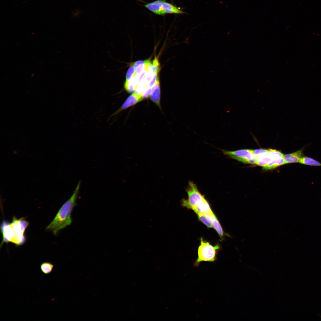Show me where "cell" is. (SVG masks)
<instances>
[{
    "instance_id": "obj_1",
    "label": "cell",
    "mask_w": 321,
    "mask_h": 321,
    "mask_svg": "<svg viewBox=\"0 0 321 321\" xmlns=\"http://www.w3.org/2000/svg\"><path fill=\"white\" fill-rule=\"evenodd\" d=\"M81 183L79 181L70 197L62 205L55 218L47 227L46 229L56 234L60 230L70 225L72 222L71 213L76 205Z\"/></svg>"
},
{
    "instance_id": "obj_2",
    "label": "cell",
    "mask_w": 321,
    "mask_h": 321,
    "mask_svg": "<svg viewBox=\"0 0 321 321\" xmlns=\"http://www.w3.org/2000/svg\"><path fill=\"white\" fill-rule=\"evenodd\" d=\"M219 248L218 245L213 246L201 238V244L198 250V257L194 266L198 267L202 262H213L216 259V255Z\"/></svg>"
},
{
    "instance_id": "obj_3",
    "label": "cell",
    "mask_w": 321,
    "mask_h": 321,
    "mask_svg": "<svg viewBox=\"0 0 321 321\" xmlns=\"http://www.w3.org/2000/svg\"><path fill=\"white\" fill-rule=\"evenodd\" d=\"M188 194L187 199H183L182 205L188 209H192L200 204L205 198L199 191L197 186L193 182L190 181L186 189Z\"/></svg>"
},
{
    "instance_id": "obj_4",
    "label": "cell",
    "mask_w": 321,
    "mask_h": 321,
    "mask_svg": "<svg viewBox=\"0 0 321 321\" xmlns=\"http://www.w3.org/2000/svg\"><path fill=\"white\" fill-rule=\"evenodd\" d=\"M1 230L2 235L1 247L4 243L10 242L18 246L22 245L24 243L25 240L18 236L11 223L3 221L1 224Z\"/></svg>"
},
{
    "instance_id": "obj_5",
    "label": "cell",
    "mask_w": 321,
    "mask_h": 321,
    "mask_svg": "<svg viewBox=\"0 0 321 321\" xmlns=\"http://www.w3.org/2000/svg\"><path fill=\"white\" fill-rule=\"evenodd\" d=\"M223 154L230 158L244 163L256 164L257 159L252 150L243 149L234 151L221 150Z\"/></svg>"
},
{
    "instance_id": "obj_6",
    "label": "cell",
    "mask_w": 321,
    "mask_h": 321,
    "mask_svg": "<svg viewBox=\"0 0 321 321\" xmlns=\"http://www.w3.org/2000/svg\"><path fill=\"white\" fill-rule=\"evenodd\" d=\"M143 99L142 95H138L135 92L133 93L127 98L121 107L114 114L119 113L122 111L142 101Z\"/></svg>"
},
{
    "instance_id": "obj_7",
    "label": "cell",
    "mask_w": 321,
    "mask_h": 321,
    "mask_svg": "<svg viewBox=\"0 0 321 321\" xmlns=\"http://www.w3.org/2000/svg\"><path fill=\"white\" fill-rule=\"evenodd\" d=\"M185 12L178 7L172 4L163 0L161 6V15L166 14H182Z\"/></svg>"
},
{
    "instance_id": "obj_8",
    "label": "cell",
    "mask_w": 321,
    "mask_h": 321,
    "mask_svg": "<svg viewBox=\"0 0 321 321\" xmlns=\"http://www.w3.org/2000/svg\"><path fill=\"white\" fill-rule=\"evenodd\" d=\"M304 147L294 152L284 155V158L286 164L291 163H299L301 159L304 156L303 150Z\"/></svg>"
},
{
    "instance_id": "obj_9",
    "label": "cell",
    "mask_w": 321,
    "mask_h": 321,
    "mask_svg": "<svg viewBox=\"0 0 321 321\" xmlns=\"http://www.w3.org/2000/svg\"><path fill=\"white\" fill-rule=\"evenodd\" d=\"M160 92L159 77L158 76L156 82L152 89L150 95V100L159 107L160 108Z\"/></svg>"
},
{
    "instance_id": "obj_10",
    "label": "cell",
    "mask_w": 321,
    "mask_h": 321,
    "mask_svg": "<svg viewBox=\"0 0 321 321\" xmlns=\"http://www.w3.org/2000/svg\"><path fill=\"white\" fill-rule=\"evenodd\" d=\"M196 213H204L210 215L213 213L210 206L205 199L200 204L195 207L193 209Z\"/></svg>"
},
{
    "instance_id": "obj_11",
    "label": "cell",
    "mask_w": 321,
    "mask_h": 321,
    "mask_svg": "<svg viewBox=\"0 0 321 321\" xmlns=\"http://www.w3.org/2000/svg\"><path fill=\"white\" fill-rule=\"evenodd\" d=\"M163 0H157L149 3L144 6L155 14L160 15L161 6Z\"/></svg>"
},
{
    "instance_id": "obj_12",
    "label": "cell",
    "mask_w": 321,
    "mask_h": 321,
    "mask_svg": "<svg viewBox=\"0 0 321 321\" xmlns=\"http://www.w3.org/2000/svg\"><path fill=\"white\" fill-rule=\"evenodd\" d=\"M300 163L311 166H321V163L312 158L307 156H303L299 162Z\"/></svg>"
},
{
    "instance_id": "obj_13",
    "label": "cell",
    "mask_w": 321,
    "mask_h": 321,
    "mask_svg": "<svg viewBox=\"0 0 321 321\" xmlns=\"http://www.w3.org/2000/svg\"><path fill=\"white\" fill-rule=\"evenodd\" d=\"M284 164H286V163L284 157H282L272 160L267 165L263 168L265 169H271Z\"/></svg>"
},
{
    "instance_id": "obj_14",
    "label": "cell",
    "mask_w": 321,
    "mask_h": 321,
    "mask_svg": "<svg viewBox=\"0 0 321 321\" xmlns=\"http://www.w3.org/2000/svg\"><path fill=\"white\" fill-rule=\"evenodd\" d=\"M210 215L212 219L213 227L216 230L219 236L222 237L224 235V232L218 220L214 213Z\"/></svg>"
},
{
    "instance_id": "obj_15",
    "label": "cell",
    "mask_w": 321,
    "mask_h": 321,
    "mask_svg": "<svg viewBox=\"0 0 321 321\" xmlns=\"http://www.w3.org/2000/svg\"><path fill=\"white\" fill-rule=\"evenodd\" d=\"M199 219L208 228H213L212 219L210 215L204 213L196 214Z\"/></svg>"
},
{
    "instance_id": "obj_16",
    "label": "cell",
    "mask_w": 321,
    "mask_h": 321,
    "mask_svg": "<svg viewBox=\"0 0 321 321\" xmlns=\"http://www.w3.org/2000/svg\"><path fill=\"white\" fill-rule=\"evenodd\" d=\"M40 269L42 272L45 274L50 273L54 268V265L49 262H44L40 265Z\"/></svg>"
},
{
    "instance_id": "obj_17",
    "label": "cell",
    "mask_w": 321,
    "mask_h": 321,
    "mask_svg": "<svg viewBox=\"0 0 321 321\" xmlns=\"http://www.w3.org/2000/svg\"><path fill=\"white\" fill-rule=\"evenodd\" d=\"M272 160L268 155L260 156L257 159L256 164L262 167L267 165Z\"/></svg>"
},
{
    "instance_id": "obj_18",
    "label": "cell",
    "mask_w": 321,
    "mask_h": 321,
    "mask_svg": "<svg viewBox=\"0 0 321 321\" xmlns=\"http://www.w3.org/2000/svg\"><path fill=\"white\" fill-rule=\"evenodd\" d=\"M269 150V151L268 155L272 160L284 157L283 154L279 151L272 149Z\"/></svg>"
},
{
    "instance_id": "obj_19",
    "label": "cell",
    "mask_w": 321,
    "mask_h": 321,
    "mask_svg": "<svg viewBox=\"0 0 321 321\" xmlns=\"http://www.w3.org/2000/svg\"><path fill=\"white\" fill-rule=\"evenodd\" d=\"M252 152L257 159L260 156L267 155L269 151V150L264 149H257L254 150H252Z\"/></svg>"
},
{
    "instance_id": "obj_20",
    "label": "cell",
    "mask_w": 321,
    "mask_h": 321,
    "mask_svg": "<svg viewBox=\"0 0 321 321\" xmlns=\"http://www.w3.org/2000/svg\"><path fill=\"white\" fill-rule=\"evenodd\" d=\"M151 68L153 73H158L160 70V65L158 60L155 57L153 61Z\"/></svg>"
},
{
    "instance_id": "obj_21",
    "label": "cell",
    "mask_w": 321,
    "mask_h": 321,
    "mask_svg": "<svg viewBox=\"0 0 321 321\" xmlns=\"http://www.w3.org/2000/svg\"><path fill=\"white\" fill-rule=\"evenodd\" d=\"M135 74V67L133 66H130L126 73L125 81H129Z\"/></svg>"
},
{
    "instance_id": "obj_22",
    "label": "cell",
    "mask_w": 321,
    "mask_h": 321,
    "mask_svg": "<svg viewBox=\"0 0 321 321\" xmlns=\"http://www.w3.org/2000/svg\"><path fill=\"white\" fill-rule=\"evenodd\" d=\"M124 87L125 90L129 93H132L135 91V88L130 81H125Z\"/></svg>"
},
{
    "instance_id": "obj_23",
    "label": "cell",
    "mask_w": 321,
    "mask_h": 321,
    "mask_svg": "<svg viewBox=\"0 0 321 321\" xmlns=\"http://www.w3.org/2000/svg\"><path fill=\"white\" fill-rule=\"evenodd\" d=\"M152 88L146 87L144 90L142 94V97L143 99L148 97L151 95Z\"/></svg>"
},
{
    "instance_id": "obj_24",
    "label": "cell",
    "mask_w": 321,
    "mask_h": 321,
    "mask_svg": "<svg viewBox=\"0 0 321 321\" xmlns=\"http://www.w3.org/2000/svg\"><path fill=\"white\" fill-rule=\"evenodd\" d=\"M146 65L144 63L141 64L135 69V73L136 74H141L145 69Z\"/></svg>"
},
{
    "instance_id": "obj_25",
    "label": "cell",
    "mask_w": 321,
    "mask_h": 321,
    "mask_svg": "<svg viewBox=\"0 0 321 321\" xmlns=\"http://www.w3.org/2000/svg\"><path fill=\"white\" fill-rule=\"evenodd\" d=\"M157 74L158 73H155L154 74L152 79L149 84L147 85L146 87L152 88L153 86L155 84L157 79L158 77L157 76Z\"/></svg>"
},
{
    "instance_id": "obj_26",
    "label": "cell",
    "mask_w": 321,
    "mask_h": 321,
    "mask_svg": "<svg viewBox=\"0 0 321 321\" xmlns=\"http://www.w3.org/2000/svg\"><path fill=\"white\" fill-rule=\"evenodd\" d=\"M144 61H142V60L138 61L135 62H134L133 63V66H134V67L136 69L137 67H138L139 65H141V64H144Z\"/></svg>"
},
{
    "instance_id": "obj_27",
    "label": "cell",
    "mask_w": 321,
    "mask_h": 321,
    "mask_svg": "<svg viewBox=\"0 0 321 321\" xmlns=\"http://www.w3.org/2000/svg\"><path fill=\"white\" fill-rule=\"evenodd\" d=\"M147 72V71L146 70H145L140 74L139 78V84L145 75L146 74Z\"/></svg>"
},
{
    "instance_id": "obj_28",
    "label": "cell",
    "mask_w": 321,
    "mask_h": 321,
    "mask_svg": "<svg viewBox=\"0 0 321 321\" xmlns=\"http://www.w3.org/2000/svg\"></svg>"
}]
</instances>
